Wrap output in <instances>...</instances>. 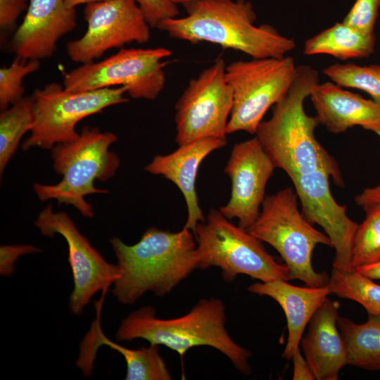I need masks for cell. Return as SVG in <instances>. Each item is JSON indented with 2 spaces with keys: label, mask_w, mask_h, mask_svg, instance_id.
<instances>
[{
  "label": "cell",
  "mask_w": 380,
  "mask_h": 380,
  "mask_svg": "<svg viewBox=\"0 0 380 380\" xmlns=\"http://www.w3.org/2000/svg\"><path fill=\"white\" fill-rule=\"evenodd\" d=\"M318 83L315 69L308 65H297L288 92L274 106L271 118L260 123L255 134L275 167L291 179L324 170L336 185L343 186L337 162L315 136L320 124L318 118L308 115L304 109L305 100Z\"/></svg>",
  "instance_id": "cell-1"
},
{
  "label": "cell",
  "mask_w": 380,
  "mask_h": 380,
  "mask_svg": "<svg viewBox=\"0 0 380 380\" xmlns=\"http://www.w3.org/2000/svg\"><path fill=\"white\" fill-rule=\"evenodd\" d=\"M110 243L120 270L112 293L124 305L135 303L148 291L165 296L199 267L195 236L186 227L173 232L151 227L134 245L118 237Z\"/></svg>",
  "instance_id": "cell-2"
},
{
  "label": "cell",
  "mask_w": 380,
  "mask_h": 380,
  "mask_svg": "<svg viewBox=\"0 0 380 380\" xmlns=\"http://www.w3.org/2000/svg\"><path fill=\"white\" fill-rule=\"evenodd\" d=\"M185 8L187 15L165 20L157 29L175 39L218 44L251 58H282L296 47L293 39L272 25L256 26V13L248 0H197Z\"/></svg>",
  "instance_id": "cell-3"
},
{
  "label": "cell",
  "mask_w": 380,
  "mask_h": 380,
  "mask_svg": "<svg viewBox=\"0 0 380 380\" xmlns=\"http://www.w3.org/2000/svg\"><path fill=\"white\" fill-rule=\"evenodd\" d=\"M226 308L220 298L199 300L186 314L171 319L156 316L155 308L143 306L123 319L115 337L118 341L142 338L163 345L182 358L197 346L212 347L224 355L242 374L252 372V353L236 343L226 329Z\"/></svg>",
  "instance_id": "cell-4"
},
{
  "label": "cell",
  "mask_w": 380,
  "mask_h": 380,
  "mask_svg": "<svg viewBox=\"0 0 380 380\" xmlns=\"http://www.w3.org/2000/svg\"><path fill=\"white\" fill-rule=\"evenodd\" d=\"M117 140L112 132L85 125L76 139L55 145L51 149L53 167L56 173L62 175V179L55 184H34L39 199H55L60 204L71 205L83 217L93 218L92 206L84 197L108 192L96 188L94 181L108 180L120 167L118 155L110 151Z\"/></svg>",
  "instance_id": "cell-5"
},
{
  "label": "cell",
  "mask_w": 380,
  "mask_h": 380,
  "mask_svg": "<svg viewBox=\"0 0 380 380\" xmlns=\"http://www.w3.org/2000/svg\"><path fill=\"white\" fill-rule=\"evenodd\" d=\"M297 197L291 187L265 196L258 217L247 230L279 253L291 279L301 280L309 286H324L329 277L314 270L312 254L317 244H332L327 235L315 229L299 211Z\"/></svg>",
  "instance_id": "cell-6"
},
{
  "label": "cell",
  "mask_w": 380,
  "mask_h": 380,
  "mask_svg": "<svg viewBox=\"0 0 380 380\" xmlns=\"http://www.w3.org/2000/svg\"><path fill=\"white\" fill-rule=\"evenodd\" d=\"M194 234L199 255L198 269L220 267L226 282L233 281L239 274L262 282L291 280L285 263L279 262L266 251L262 241L234 224L220 210L211 208Z\"/></svg>",
  "instance_id": "cell-7"
},
{
  "label": "cell",
  "mask_w": 380,
  "mask_h": 380,
  "mask_svg": "<svg viewBox=\"0 0 380 380\" xmlns=\"http://www.w3.org/2000/svg\"><path fill=\"white\" fill-rule=\"evenodd\" d=\"M123 87L85 91H71L56 82L36 89L34 121L30 135L22 144L24 151L37 147L51 150L57 144L79 137L75 127L83 118L101 112L107 107L128 101Z\"/></svg>",
  "instance_id": "cell-8"
},
{
  "label": "cell",
  "mask_w": 380,
  "mask_h": 380,
  "mask_svg": "<svg viewBox=\"0 0 380 380\" xmlns=\"http://www.w3.org/2000/svg\"><path fill=\"white\" fill-rule=\"evenodd\" d=\"M297 65L291 56L236 61L226 65L233 91V107L227 133L255 134L268 109L288 92Z\"/></svg>",
  "instance_id": "cell-9"
},
{
  "label": "cell",
  "mask_w": 380,
  "mask_h": 380,
  "mask_svg": "<svg viewBox=\"0 0 380 380\" xmlns=\"http://www.w3.org/2000/svg\"><path fill=\"white\" fill-rule=\"evenodd\" d=\"M165 48L120 49L104 60L84 63L64 75L63 85L71 91L123 87L134 99H156L164 88Z\"/></svg>",
  "instance_id": "cell-10"
},
{
  "label": "cell",
  "mask_w": 380,
  "mask_h": 380,
  "mask_svg": "<svg viewBox=\"0 0 380 380\" xmlns=\"http://www.w3.org/2000/svg\"><path fill=\"white\" fill-rule=\"evenodd\" d=\"M225 70L224 60L217 58L189 82L175 106V141L179 146L208 137L226 139L233 91Z\"/></svg>",
  "instance_id": "cell-11"
},
{
  "label": "cell",
  "mask_w": 380,
  "mask_h": 380,
  "mask_svg": "<svg viewBox=\"0 0 380 380\" xmlns=\"http://www.w3.org/2000/svg\"><path fill=\"white\" fill-rule=\"evenodd\" d=\"M34 225L44 236L59 234L65 239L74 284L69 309L72 315H80L94 294L107 292L120 278V267L104 259L65 212H54L49 205L39 213Z\"/></svg>",
  "instance_id": "cell-12"
},
{
  "label": "cell",
  "mask_w": 380,
  "mask_h": 380,
  "mask_svg": "<svg viewBox=\"0 0 380 380\" xmlns=\"http://www.w3.org/2000/svg\"><path fill=\"white\" fill-rule=\"evenodd\" d=\"M87 29L82 37L69 42L67 53L81 64L99 58L106 51L132 42L144 44L151 27L136 0H107L87 4Z\"/></svg>",
  "instance_id": "cell-13"
},
{
  "label": "cell",
  "mask_w": 380,
  "mask_h": 380,
  "mask_svg": "<svg viewBox=\"0 0 380 380\" xmlns=\"http://www.w3.org/2000/svg\"><path fill=\"white\" fill-rule=\"evenodd\" d=\"M276 168L256 137L234 145L224 172L232 182L231 196L220 208L229 220L248 229L258 217L267 182Z\"/></svg>",
  "instance_id": "cell-14"
},
{
  "label": "cell",
  "mask_w": 380,
  "mask_h": 380,
  "mask_svg": "<svg viewBox=\"0 0 380 380\" xmlns=\"http://www.w3.org/2000/svg\"><path fill=\"white\" fill-rule=\"evenodd\" d=\"M329 173L317 170L300 175L291 181L302 205V214L312 224L320 225L335 249L333 268H351L353 240L358 224L346 214V207L333 198Z\"/></svg>",
  "instance_id": "cell-15"
},
{
  "label": "cell",
  "mask_w": 380,
  "mask_h": 380,
  "mask_svg": "<svg viewBox=\"0 0 380 380\" xmlns=\"http://www.w3.org/2000/svg\"><path fill=\"white\" fill-rule=\"evenodd\" d=\"M76 26L75 8H68L65 0H29L24 19L10 42V51L25 60L49 58L58 41Z\"/></svg>",
  "instance_id": "cell-16"
},
{
  "label": "cell",
  "mask_w": 380,
  "mask_h": 380,
  "mask_svg": "<svg viewBox=\"0 0 380 380\" xmlns=\"http://www.w3.org/2000/svg\"><path fill=\"white\" fill-rule=\"evenodd\" d=\"M227 139L208 137L179 146L173 152L157 155L147 164L144 170L162 175L174 183L182 192L187 208L184 227L194 232L199 222L205 220L199 205L196 189L198 168L203 160L213 151L224 146Z\"/></svg>",
  "instance_id": "cell-17"
},
{
  "label": "cell",
  "mask_w": 380,
  "mask_h": 380,
  "mask_svg": "<svg viewBox=\"0 0 380 380\" xmlns=\"http://www.w3.org/2000/svg\"><path fill=\"white\" fill-rule=\"evenodd\" d=\"M339 303L327 298L308 323L300 344L317 380H337L348 365L344 341L337 326Z\"/></svg>",
  "instance_id": "cell-18"
},
{
  "label": "cell",
  "mask_w": 380,
  "mask_h": 380,
  "mask_svg": "<svg viewBox=\"0 0 380 380\" xmlns=\"http://www.w3.org/2000/svg\"><path fill=\"white\" fill-rule=\"evenodd\" d=\"M319 123L334 134L354 126L380 136V104L333 82L318 83L310 94Z\"/></svg>",
  "instance_id": "cell-19"
},
{
  "label": "cell",
  "mask_w": 380,
  "mask_h": 380,
  "mask_svg": "<svg viewBox=\"0 0 380 380\" xmlns=\"http://www.w3.org/2000/svg\"><path fill=\"white\" fill-rule=\"evenodd\" d=\"M248 291L272 298L282 308L288 329V338L282 357L288 360H291L299 348L304 330L312 315L330 294L327 284L319 287H301L281 279L254 283L248 287Z\"/></svg>",
  "instance_id": "cell-20"
},
{
  "label": "cell",
  "mask_w": 380,
  "mask_h": 380,
  "mask_svg": "<svg viewBox=\"0 0 380 380\" xmlns=\"http://www.w3.org/2000/svg\"><path fill=\"white\" fill-rule=\"evenodd\" d=\"M375 45L374 33H363L342 21L308 38L303 53L329 55L340 60L361 58L372 54Z\"/></svg>",
  "instance_id": "cell-21"
},
{
  "label": "cell",
  "mask_w": 380,
  "mask_h": 380,
  "mask_svg": "<svg viewBox=\"0 0 380 380\" xmlns=\"http://www.w3.org/2000/svg\"><path fill=\"white\" fill-rule=\"evenodd\" d=\"M337 326L346 347L348 365L380 371V316L369 315L363 324L338 316Z\"/></svg>",
  "instance_id": "cell-22"
},
{
  "label": "cell",
  "mask_w": 380,
  "mask_h": 380,
  "mask_svg": "<svg viewBox=\"0 0 380 380\" xmlns=\"http://www.w3.org/2000/svg\"><path fill=\"white\" fill-rule=\"evenodd\" d=\"M96 344L108 346L120 353L127 365L126 380H170L172 375L159 352L158 345L130 349L110 340L103 332L96 338Z\"/></svg>",
  "instance_id": "cell-23"
},
{
  "label": "cell",
  "mask_w": 380,
  "mask_h": 380,
  "mask_svg": "<svg viewBox=\"0 0 380 380\" xmlns=\"http://www.w3.org/2000/svg\"><path fill=\"white\" fill-rule=\"evenodd\" d=\"M34 121L32 96L23 97L0 114V174L14 156L23 136L30 132Z\"/></svg>",
  "instance_id": "cell-24"
},
{
  "label": "cell",
  "mask_w": 380,
  "mask_h": 380,
  "mask_svg": "<svg viewBox=\"0 0 380 380\" xmlns=\"http://www.w3.org/2000/svg\"><path fill=\"white\" fill-rule=\"evenodd\" d=\"M330 294L362 305L368 315L380 316V285L356 270L332 268L327 283Z\"/></svg>",
  "instance_id": "cell-25"
},
{
  "label": "cell",
  "mask_w": 380,
  "mask_h": 380,
  "mask_svg": "<svg viewBox=\"0 0 380 380\" xmlns=\"http://www.w3.org/2000/svg\"><path fill=\"white\" fill-rule=\"evenodd\" d=\"M366 217L358 225L352 249L351 268L380 261V203L364 208Z\"/></svg>",
  "instance_id": "cell-26"
},
{
  "label": "cell",
  "mask_w": 380,
  "mask_h": 380,
  "mask_svg": "<svg viewBox=\"0 0 380 380\" xmlns=\"http://www.w3.org/2000/svg\"><path fill=\"white\" fill-rule=\"evenodd\" d=\"M323 73L331 82L343 88H353L366 92L373 101L380 104V65L334 63L325 68Z\"/></svg>",
  "instance_id": "cell-27"
},
{
  "label": "cell",
  "mask_w": 380,
  "mask_h": 380,
  "mask_svg": "<svg viewBox=\"0 0 380 380\" xmlns=\"http://www.w3.org/2000/svg\"><path fill=\"white\" fill-rule=\"evenodd\" d=\"M39 61L25 60L18 56L8 67L0 69V109L4 110L10 105L23 98V78L39 70Z\"/></svg>",
  "instance_id": "cell-28"
},
{
  "label": "cell",
  "mask_w": 380,
  "mask_h": 380,
  "mask_svg": "<svg viewBox=\"0 0 380 380\" xmlns=\"http://www.w3.org/2000/svg\"><path fill=\"white\" fill-rule=\"evenodd\" d=\"M380 0H356L343 22L365 33L374 34Z\"/></svg>",
  "instance_id": "cell-29"
},
{
  "label": "cell",
  "mask_w": 380,
  "mask_h": 380,
  "mask_svg": "<svg viewBox=\"0 0 380 380\" xmlns=\"http://www.w3.org/2000/svg\"><path fill=\"white\" fill-rule=\"evenodd\" d=\"M143 15L152 28H157L163 20L179 14L177 5L171 0H136Z\"/></svg>",
  "instance_id": "cell-30"
},
{
  "label": "cell",
  "mask_w": 380,
  "mask_h": 380,
  "mask_svg": "<svg viewBox=\"0 0 380 380\" xmlns=\"http://www.w3.org/2000/svg\"><path fill=\"white\" fill-rule=\"evenodd\" d=\"M42 250L32 245H3L0 247V274L11 277L15 272V262L25 254L40 253Z\"/></svg>",
  "instance_id": "cell-31"
},
{
  "label": "cell",
  "mask_w": 380,
  "mask_h": 380,
  "mask_svg": "<svg viewBox=\"0 0 380 380\" xmlns=\"http://www.w3.org/2000/svg\"><path fill=\"white\" fill-rule=\"evenodd\" d=\"M27 0H0V29L1 32L12 30L19 15L27 8Z\"/></svg>",
  "instance_id": "cell-32"
},
{
  "label": "cell",
  "mask_w": 380,
  "mask_h": 380,
  "mask_svg": "<svg viewBox=\"0 0 380 380\" xmlns=\"http://www.w3.org/2000/svg\"><path fill=\"white\" fill-rule=\"evenodd\" d=\"M293 365L292 379L293 380L315 379L305 358L298 348L291 358Z\"/></svg>",
  "instance_id": "cell-33"
},
{
  "label": "cell",
  "mask_w": 380,
  "mask_h": 380,
  "mask_svg": "<svg viewBox=\"0 0 380 380\" xmlns=\"http://www.w3.org/2000/svg\"><path fill=\"white\" fill-rule=\"evenodd\" d=\"M355 203L363 208L380 203V184L374 187L365 189L355 198Z\"/></svg>",
  "instance_id": "cell-34"
},
{
  "label": "cell",
  "mask_w": 380,
  "mask_h": 380,
  "mask_svg": "<svg viewBox=\"0 0 380 380\" xmlns=\"http://www.w3.org/2000/svg\"><path fill=\"white\" fill-rule=\"evenodd\" d=\"M355 270L372 279H380V261L359 267Z\"/></svg>",
  "instance_id": "cell-35"
},
{
  "label": "cell",
  "mask_w": 380,
  "mask_h": 380,
  "mask_svg": "<svg viewBox=\"0 0 380 380\" xmlns=\"http://www.w3.org/2000/svg\"><path fill=\"white\" fill-rule=\"evenodd\" d=\"M107 0H65L66 6L69 8H75L81 4H89L95 2L104 1Z\"/></svg>",
  "instance_id": "cell-36"
},
{
  "label": "cell",
  "mask_w": 380,
  "mask_h": 380,
  "mask_svg": "<svg viewBox=\"0 0 380 380\" xmlns=\"http://www.w3.org/2000/svg\"><path fill=\"white\" fill-rule=\"evenodd\" d=\"M176 5L181 4L184 7L197 0H171Z\"/></svg>",
  "instance_id": "cell-37"
}]
</instances>
